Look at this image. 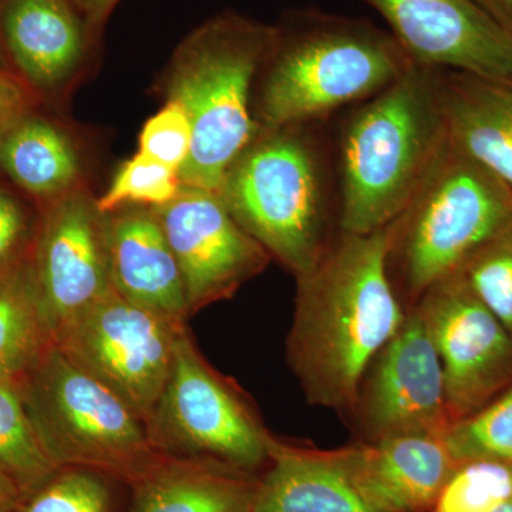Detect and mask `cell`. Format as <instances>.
Returning a JSON list of instances; mask_svg holds the SVG:
<instances>
[{"label": "cell", "instance_id": "6da1fadb", "mask_svg": "<svg viewBox=\"0 0 512 512\" xmlns=\"http://www.w3.org/2000/svg\"><path fill=\"white\" fill-rule=\"evenodd\" d=\"M392 227L340 232L296 278L286 362L306 402L348 416L367 367L402 328L409 309L389 272Z\"/></svg>", "mask_w": 512, "mask_h": 512}, {"label": "cell", "instance_id": "7a4b0ae2", "mask_svg": "<svg viewBox=\"0 0 512 512\" xmlns=\"http://www.w3.org/2000/svg\"><path fill=\"white\" fill-rule=\"evenodd\" d=\"M323 121L258 127L215 191L239 227L289 274H308L340 234Z\"/></svg>", "mask_w": 512, "mask_h": 512}, {"label": "cell", "instance_id": "3957f363", "mask_svg": "<svg viewBox=\"0 0 512 512\" xmlns=\"http://www.w3.org/2000/svg\"><path fill=\"white\" fill-rule=\"evenodd\" d=\"M254 90L258 127L316 123L369 100L414 66L389 30L316 8L285 12Z\"/></svg>", "mask_w": 512, "mask_h": 512}, {"label": "cell", "instance_id": "277c9868", "mask_svg": "<svg viewBox=\"0 0 512 512\" xmlns=\"http://www.w3.org/2000/svg\"><path fill=\"white\" fill-rule=\"evenodd\" d=\"M439 72L414 64L340 121L332 143L340 231L365 235L392 224L429 173L447 138Z\"/></svg>", "mask_w": 512, "mask_h": 512}, {"label": "cell", "instance_id": "5b68a950", "mask_svg": "<svg viewBox=\"0 0 512 512\" xmlns=\"http://www.w3.org/2000/svg\"><path fill=\"white\" fill-rule=\"evenodd\" d=\"M274 35V25L225 10L174 50L157 92L180 104L191 121V154L178 173L185 187L217 191L229 165L255 136L256 77Z\"/></svg>", "mask_w": 512, "mask_h": 512}, {"label": "cell", "instance_id": "8992f818", "mask_svg": "<svg viewBox=\"0 0 512 512\" xmlns=\"http://www.w3.org/2000/svg\"><path fill=\"white\" fill-rule=\"evenodd\" d=\"M511 225V188L446 138L412 200L390 224L387 264L407 309Z\"/></svg>", "mask_w": 512, "mask_h": 512}, {"label": "cell", "instance_id": "52a82bcc", "mask_svg": "<svg viewBox=\"0 0 512 512\" xmlns=\"http://www.w3.org/2000/svg\"><path fill=\"white\" fill-rule=\"evenodd\" d=\"M18 387L57 468H86L130 488L163 456L138 414L56 345Z\"/></svg>", "mask_w": 512, "mask_h": 512}, {"label": "cell", "instance_id": "ba28073f", "mask_svg": "<svg viewBox=\"0 0 512 512\" xmlns=\"http://www.w3.org/2000/svg\"><path fill=\"white\" fill-rule=\"evenodd\" d=\"M146 430L167 456L214 458L255 474L269 463L271 431L248 397L202 357L187 326Z\"/></svg>", "mask_w": 512, "mask_h": 512}, {"label": "cell", "instance_id": "9c48e42d", "mask_svg": "<svg viewBox=\"0 0 512 512\" xmlns=\"http://www.w3.org/2000/svg\"><path fill=\"white\" fill-rule=\"evenodd\" d=\"M185 323L173 322L111 291L56 336L73 363L113 390L146 421L173 366Z\"/></svg>", "mask_w": 512, "mask_h": 512}, {"label": "cell", "instance_id": "30bf717a", "mask_svg": "<svg viewBox=\"0 0 512 512\" xmlns=\"http://www.w3.org/2000/svg\"><path fill=\"white\" fill-rule=\"evenodd\" d=\"M412 308L419 311L439 353L453 423L511 386V333L460 272L431 286Z\"/></svg>", "mask_w": 512, "mask_h": 512}, {"label": "cell", "instance_id": "8fae6325", "mask_svg": "<svg viewBox=\"0 0 512 512\" xmlns=\"http://www.w3.org/2000/svg\"><path fill=\"white\" fill-rule=\"evenodd\" d=\"M349 417L362 441L444 437L453 424L439 353L416 308L367 367Z\"/></svg>", "mask_w": 512, "mask_h": 512}, {"label": "cell", "instance_id": "7c38bea8", "mask_svg": "<svg viewBox=\"0 0 512 512\" xmlns=\"http://www.w3.org/2000/svg\"><path fill=\"white\" fill-rule=\"evenodd\" d=\"M33 264L53 340L113 291L109 214L100 210L90 185L46 205Z\"/></svg>", "mask_w": 512, "mask_h": 512}, {"label": "cell", "instance_id": "4fadbf2b", "mask_svg": "<svg viewBox=\"0 0 512 512\" xmlns=\"http://www.w3.org/2000/svg\"><path fill=\"white\" fill-rule=\"evenodd\" d=\"M151 210L180 265L191 315L232 298L272 261L215 191L183 185L173 201Z\"/></svg>", "mask_w": 512, "mask_h": 512}, {"label": "cell", "instance_id": "5bb4252c", "mask_svg": "<svg viewBox=\"0 0 512 512\" xmlns=\"http://www.w3.org/2000/svg\"><path fill=\"white\" fill-rule=\"evenodd\" d=\"M419 66L511 82L512 35L474 0H360Z\"/></svg>", "mask_w": 512, "mask_h": 512}, {"label": "cell", "instance_id": "9a60e30c", "mask_svg": "<svg viewBox=\"0 0 512 512\" xmlns=\"http://www.w3.org/2000/svg\"><path fill=\"white\" fill-rule=\"evenodd\" d=\"M0 28L19 79L39 101L79 86L101 40L72 0H6Z\"/></svg>", "mask_w": 512, "mask_h": 512}, {"label": "cell", "instance_id": "2e32d148", "mask_svg": "<svg viewBox=\"0 0 512 512\" xmlns=\"http://www.w3.org/2000/svg\"><path fill=\"white\" fill-rule=\"evenodd\" d=\"M369 503L386 512H431L458 461L444 437L406 434L330 448Z\"/></svg>", "mask_w": 512, "mask_h": 512}, {"label": "cell", "instance_id": "e0dca14e", "mask_svg": "<svg viewBox=\"0 0 512 512\" xmlns=\"http://www.w3.org/2000/svg\"><path fill=\"white\" fill-rule=\"evenodd\" d=\"M109 256L111 284L120 296L173 322L190 318L180 265L151 208L110 212Z\"/></svg>", "mask_w": 512, "mask_h": 512}, {"label": "cell", "instance_id": "ac0fdd59", "mask_svg": "<svg viewBox=\"0 0 512 512\" xmlns=\"http://www.w3.org/2000/svg\"><path fill=\"white\" fill-rule=\"evenodd\" d=\"M439 96L451 146L512 190V83L440 70Z\"/></svg>", "mask_w": 512, "mask_h": 512}, {"label": "cell", "instance_id": "d6986e66", "mask_svg": "<svg viewBox=\"0 0 512 512\" xmlns=\"http://www.w3.org/2000/svg\"><path fill=\"white\" fill-rule=\"evenodd\" d=\"M268 451L252 512H386L360 494L328 448L272 434Z\"/></svg>", "mask_w": 512, "mask_h": 512}, {"label": "cell", "instance_id": "ffe728a7", "mask_svg": "<svg viewBox=\"0 0 512 512\" xmlns=\"http://www.w3.org/2000/svg\"><path fill=\"white\" fill-rule=\"evenodd\" d=\"M259 476L214 458L163 454L128 488L127 512H252Z\"/></svg>", "mask_w": 512, "mask_h": 512}, {"label": "cell", "instance_id": "44dd1931", "mask_svg": "<svg viewBox=\"0 0 512 512\" xmlns=\"http://www.w3.org/2000/svg\"><path fill=\"white\" fill-rule=\"evenodd\" d=\"M33 113L28 111L0 136V168L46 207L90 185L89 163L77 134Z\"/></svg>", "mask_w": 512, "mask_h": 512}, {"label": "cell", "instance_id": "7402d4cb", "mask_svg": "<svg viewBox=\"0 0 512 512\" xmlns=\"http://www.w3.org/2000/svg\"><path fill=\"white\" fill-rule=\"evenodd\" d=\"M55 345L37 286L33 247L0 269V380L19 386Z\"/></svg>", "mask_w": 512, "mask_h": 512}, {"label": "cell", "instance_id": "603a6c76", "mask_svg": "<svg viewBox=\"0 0 512 512\" xmlns=\"http://www.w3.org/2000/svg\"><path fill=\"white\" fill-rule=\"evenodd\" d=\"M57 470L37 439L19 387L0 380V471L25 497Z\"/></svg>", "mask_w": 512, "mask_h": 512}, {"label": "cell", "instance_id": "cb8c5ba5", "mask_svg": "<svg viewBox=\"0 0 512 512\" xmlns=\"http://www.w3.org/2000/svg\"><path fill=\"white\" fill-rule=\"evenodd\" d=\"M119 484L86 468H59L39 488L25 495L13 512H117Z\"/></svg>", "mask_w": 512, "mask_h": 512}, {"label": "cell", "instance_id": "d4e9b609", "mask_svg": "<svg viewBox=\"0 0 512 512\" xmlns=\"http://www.w3.org/2000/svg\"><path fill=\"white\" fill-rule=\"evenodd\" d=\"M444 441L458 463L487 458L512 467V384L483 409L454 421Z\"/></svg>", "mask_w": 512, "mask_h": 512}, {"label": "cell", "instance_id": "484cf974", "mask_svg": "<svg viewBox=\"0 0 512 512\" xmlns=\"http://www.w3.org/2000/svg\"><path fill=\"white\" fill-rule=\"evenodd\" d=\"M512 498V467L476 458L454 468L431 512H493Z\"/></svg>", "mask_w": 512, "mask_h": 512}, {"label": "cell", "instance_id": "4316f807", "mask_svg": "<svg viewBox=\"0 0 512 512\" xmlns=\"http://www.w3.org/2000/svg\"><path fill=\"white\" fill-rule=\"evenodd\" d=\"M181 187L177 171L137 153L121 164L97 204L106 214L126 207H163L177 197Z\"/></svg>", "mask_w": 512, "mask_h": 512}, {"label": "cell", "instance_id": "83f0119b", "mask_svg": "<svg viewBox=\"0 0 512 512\" xmlns=\"http://www.w3.org/2000/svg\"><path fill=\"white\" fill-rule=\"evenodd\" d=\"M460 274L512 336V225L478 249Z\"/></svg>", "mask_w": 512, "mask_h": 512}, {"label": "cell", "instance_id": "f1b7e54d", "mask_svg": "<svg viewBox=\"0 0 512 512\" xmlns=\"http://www.w3.org/2000/svg\"><path fill=\"white\" fill-rule=\"evenodd\" d=\"M192 148V127L187 113L175 101L164 106L144 124L138 137V153L180 173Z\"/></svg>", "mask_w": 512, "mask_h": 512}, {"label": "cell", "instance_id": "f546056e", "mask_svg": "<svg viewBox=\"0 0 512 512\" xmlns=\"http://www.w3.org/2000/svg\"><path fill=\"white\" fill-rule=\"evenodd\" d=\"M28 228V217L22 202L0 185V269L20 251Z\"/></svg>", "mask_w": 512, "mask_h": 512}, {"label": "cell", "instance_id": "4dcf8cb0", "mask_svg": "<svg viewBox=\"0 0 512 512\" xmlns=\"http://www.w3.org/2000/svg\"><path fill=\"white\" fill-rule=\"evenodd\" d=\"M37 97L15 74L0 69V136L37 103Z\"/></svg>", "mask_w": 512, "mask_h": 512}, {"label": "cell", "instance_id": "1f68e13d", "mask_svg": "<svg viewBox=\"0 0 512 512\" xmlns=\"http://www.w3.org/2000/svg\"><path fill=\"white\" fill-rule=\"evenodd\" d=\"M76 8L97 33L103 32L104 25L120 0H72Z\"/></svg>", "mask_w": 512, "mask_h": 512}, {"label": "cell", "instance_id": "d6a6232c", "mask_svg": "<svg viewBox=\"0 0 512 512\" xmlns=\"http://www.w3.org/2000/svg\"><path fill=\"white\" fill-rule=\"evenodd\" d=\"M501 28L512 35V0H474Z\"/></svg>", "mask_w": 512, "mask_h": 512}, {"label": "cell", "instance_id": "836d02e7", "mask_svg": "<svg viewBox=\"0 0 512 512\" xmlns=\"http://www.w3.org/2000/svg\"><path fill=\"white\" fill-rule=\"evenodd\" d=\"M22 498L18 485L0 471V512H13Z\"/></svg>", "mask_w": 512, "mask_h": 512}, {"label": "cell", "instance_id": "e575fe53", "mask_svg": "<svg viewBox=\"0 0 512 512\" xmlns=\"http://www.w3.org/2000/svg\"><path fill=\"white\" fill-rule=\"evenodd\" d=\"M493 512H512V498L505 503L498 505Z\"/></svg>", "mask_w": 512, "mask_h": 512}, {"label": "cell", "instance_id": "d590c367", "mask_svg": "<svg viewBox=\"0 0 512 512\" xmlns=\"http://www.w3.org/2000/svg\"><path fill=\"white\" fill-rule=\"evenodd\" d=\"M0 69L5 70V69H3V67H2V57H0Z\"/></svg>", "mask_w": 512, "mask_h": 512}, {"label": "cell", "instance_id": "8d00e7d4", "mask_svg": "<svg viewBox=\"0 0 512 512\" xmlns=\"http://www.w3.org/2000/svg\"><path fill=\"white\" fill-rule=\"evenodd\" d=\"M511 83H512V79H511Z\"/></svg>", "mask_w": 512, "mask_h": 512}]
</instances>
